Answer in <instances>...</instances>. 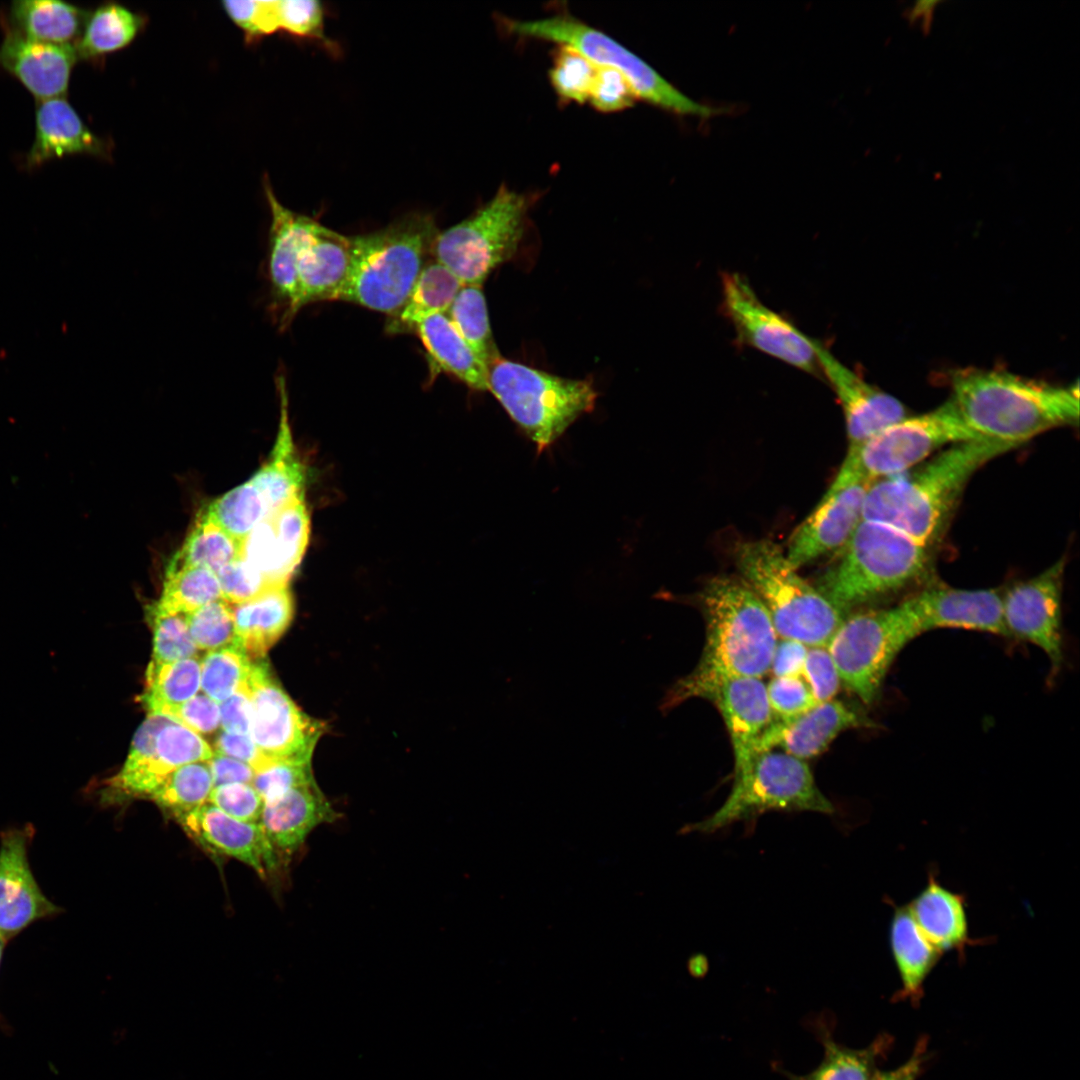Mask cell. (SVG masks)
Returning a JSON list of instances; mask_svg holds the SVG:
<instances>
[{
  "instance_id": "cell-1",
  "label": "cell",
  "mask_w": 1080,
  "mask_h": 1080,
  "mask_svg": "<svg viewBox=\"0 0 1080 1080\" xmlns=\"http://www.w3.org/2000/svg\"><path fill=\"white\" fill-rule=\"evenodd\" d=\"M699 602L706 623L703 652L695 669L667 692L664 711L693 697L708 699L728 679L762 678L770 670L778 637L765 606L742 578L710 579Z\"/></svg>"
},
{
  "instance_id": "cell-2",
  "label": "cell",
  "mask_w": 1080,
  "mask_h": 1080,
  "mask_svg": "<svg viewBox=\"0 0 1080 1080\" xmlns=\"http://www.w3.org/2000/svg\"><path fill=\"white\" fill-rule=\"evenodd\" d=\"M1017 447L987 439L963 442L902 473L874 480L864 500L863 519L887 524L929 546L943 532L975 472Z\"/></svg>"
},
{
  "instance_id": "cell-3",
  "label": "cell",
  "mask_w": 1080,
  "mask_h": 1080,
  "mask_svg": "<svg viewBox=\"0 0 1080 1080\" xmlns=\"http://www.w3.org/2000/svg\"><path fill=\"white\" fill-rule=\"evenodd\" d=\"M951 399L984 439L1022 445L1046 431L1077 425L1079 384L1055 385L1002 370L963 369L951 380Z\"/></svg>"
},
{
  "instance_id": "cell-4",
  "label": "cell",
  "mask_w": 1080,
  "mask_h": 1080,
  "mask_svg": "<svg viewBox=\"0 0 1080 1080\" xmlns=\"http://www.w3.org/2000/svg\"><path fill=\"white\" fill-rule=\"evenodd\" d=\"M433 216L414 212L386 227L351 236V266L340 300L391 316L406 301L432 257Z\"/></svg>"
},
{
  "instance_id": "cell-5",
  "label": "cell",
  "mask_w": 1080,
  "mask_h": 1080,
  "mask_svg": "<svg viewBox=\"0 0 1080 1080\" xmlns=\"http://www.w3.org/2000/svg\"><path fill=\"white\" fill-rule=\"evenodd\" d=\"M816 587L844 614L897 594L929 570L928 546L881 522L863 519Z\"/></svg>"
},
{
  "instance_id": "cell-6",
  "label": "cell",
  "mask_w": 1080,
  "mask_h": 1080,
  "mask_svg": "<svg viewBox=\"0 0 1080 1080\" xmlns=\"http://www.w3.org/2000/svg\"><path fill=\"white\" fill-rule=\"evenodd\" d=\"M736 564L741 578L765 606L777 637L807 647H826L846 614L802 578L776 543L762 539L740 544Z\"/></svg>"
},
{
  "instance_id": "cell-7",
  "label": "cell",
  "mask_w": 1080,
  "mask_h": 1080,
  "mask_svg": "<svg viewBox=\"0 0 1080 1080\" xmlns=\"http://www.w3.org/2000/svg\"><path fill=\"white\" fill-rule=\"evenodd\" d=\"M487 384L538 453L591 412L598 396L591 379L557 376L501 355L487 366Z\"/></svg>"
},
{
  "instance_id": "cell-8",
  "label": "cell",
  "mask_w": 1080,
  "mask_h": 1080,
  "mask_svg": "<svg viewBox=\"0 0 1080 1080\" xmlns=\"http://www.w3.org/2000/svg\"><path fill=\"white\" fill-rule=\"evenodd\" d=\"M770 811L832 814L834 805L816 784L805 762L783 751L755 755L733 775L723 804L705 819L686 824L681 834H712L737 822L752 821Z\"/></svg>"
},
{
  "instance_id": "cell-9",
  "label": "cell",
  "mask_w": 1080,
  "mask_h": 1080,
  "mask_svg": "<svg viewBox=\"0 0 1080 1080\" xmlns=\"http://www.w3.org/2000/svg\"><path fill=\"white\" fill-rule=\"evenodd\" d=\"M531 201L525 194L501 186L493 198L472 215L439 231L432 257L463 285H482L518 251Z\"/></svg>"
},
{
  "instance_id": "cell-10",
  "label": "cell",
  "mask_w": 1080,
  "mask_h": 1080,
  "mask_svg": "<svg viewBox=\"0 0 1080 1080\" xmlns=\"http://www.w3.org/2000/svg\"><path fill=\"white\" fill-rule=\"evenodd\" d=\"M511 34L557 42L571 47L597 67H608L624 76L637 98L680 116L708 119L722 114L719 107L694 101L663 78L616 40L565 14L536 20L506 19Z\"/></svg>"
},
{
  "instance_id": "cell-11",
  "label": "cell",
  "mask_w": 1080,
  "mask_h": 1080,
  "mask_svg": "<svg viewBox=\"0 0 1080 1080\" xmlns=\"http://www.w3.org/2000/svg\"><path fill=\"white\" fill-rule=\"evenodd\" d=\"M919 635L914 619L901 602L895 607L846 616L826 648L841 682L862 702L871 704L898 654Z\"/></svg>"
},
{
  "instance_id": "cell-12",
  "label": "cell",
  "mask_w": 1080,
  "mask_h": 1080,
  "mask_svg": "<svg viewBox=\"0 0 1080 1080\" xmlns=\"http://www.w3.org/2000/svg\"><path fill=\"white\" fill-rule=\"evenodd\" d=\"M213 754L199 734L169 717L149 714L135 732L121 770L102 782L99 802L110 806L132 798L149 799L171 772L208 761Z\"/></svg>"
},
{
  "instance_id": "cell-13",
  "label": "cell",
  "mask_w": 1080,
  "mask_h": 1080,
  "mask_svg": "<svg viewBox=\"0 0 1080 1080\" xmlns=\"http://www.w3.org/2000/svg\"><path fill=\"white\" fill-rule=\"evenodd\" d=\"M980 439L984 438L966 424L949 398L929 412L904 417L849 449L864 474L874 481L902 473L942 448Z\"/></svg>"
},
{
  "instance_id": "cell-14",
  "label": "cell",
  "mask_w": 1080,
  "mask_h": 1080,
  "mask_svg": "<svg viewBox=\"0 0 1080 1080\" xmlns=\"http://www.w3.org/2000/svg\"><path fill=\"white\" fill-rule=\"evenodd\" d=\"M251 699L250 736L273 762H311L326 725L303 713L263 659L252 661L247 678Z\"/></svg>"
},
{
  "instance_id": "cell-15",
  "label": "cell",
  "mask_w": 1080,
  "mask_h": 1080,
  "mask_svg": "<svg viewBox=\"0 0 1080 1080\" xmlns=\"http://www.w3.org/2000/svg\"><path fill=\"white\" fill-rule=\"evenodd\" d=\"M721 287V309L736 332L738 345L752 347L821 378L814 338L767 307L741 274L722 273Z\"/></svg>"
},
{
  "instance_id": "cell-16",
  "label": "cell",
  "mask_w": 1080,
  "mask_h": 1080,
  "mask_svg": "<svg viewBox=\"0 0 1080 1080\" xmlns=\"http://www.w3.org/2000/svg\"><path fill=\"white\" fill-rule=\"evenodd\" d=\"M872 482L848 449L830 488L789 540L785 553L795 568L845 546L863 520L864 500Z\"/></svg>"
},
{
  "instance_id": "cell-17",
  "label": "cell",
  "mask_w": 1080,
  "mask_h": 1080,
  "mask_svg": "<svg viewBox=\"0 0 1080 1080\" xmlns=\"http://www.w3.org/2000/svg\"><path fill=\"white\" fill-rule=\"evenodd\" d=\"M1065 558L1002 593V617L1008 637L1039 647L1054 671L1063 662L1061 632Z\"/></svg>"
},
{
  "instance_id": "cell-18",
  "label": "cell",
  "mask_w": 1080,
  "mask_h": 1080,
  "mask_svg": "<svg viewBox=\"0 0 1080 1080\" xmlns=\"http://www.w3.org/2000/svg\"><path fill=\"white\" fill-rule=\"evenodd\" d=\"M34 834L32 824L0 832V938L6 943L32 923L62 912L42 892L30 868L28 848Z\"/></svg>"
},
{
  "instance_id": "cell-19",
  "label": "cell",
  "mask_w": 1080,
  "mask_h": 1080,
  "mask_svg": "<svg viewBox=\"0 0 1080 1080\" xmlns=\"http://www.w3.org/2000/svg\"><path fill=\"white\" fill-rule=\"evenodd\" d=\"M999 588L961 589L928 584L902 603L920 635L940 628H957L1007 636Z\"/></svg>"
},
{
  "instance_id": "cell-20",
  "label": "cell",
  "mask_w": 1080,
  "mask_h": 1080,
  "mask_svg": "<svg viewBox=\"0 0 1080 1080\" xmlns=\"http://www.w3.org/2000/svg\"><path fill=\"white\" fill-rule=\"evenodd\" d=\"M814 344L822 376L831 384L842 407L849 447L861 445L906 417V409L897 398L866 382L821 341L814 339Z\"/></svg>"
},
{
  "instance_id": "cell-21",
  "label": "cell",
  "mask_w": 1080,
  "mask_h": 1080,
  "mask_svg": "<svg viewBox=\"0 0 1080 1080\" xmlns=\"http://www.w3.org/2000/svg\"><path fill=\"white\" fill-rule=\"evenodd\" d=\"M173 819L201 848L214 855L235 858L261 878L280 867L260 823L237 820L209 802Z\"/></svg>"
},
{
  "instance_id": "cell-22",
  "label": "cell",
  "mask_w": 1080,
  "mask_h": 1080,
  "mask_svg": "<svg viewBox=\"0 0 1080 1080\" xmlns=\"http://www.w3.org/2000/svg\"><path fill=\"white\" fill-rule=\"evenodd\" d=\"M874 726L863 712L832 699L793 717H773L758 741L756 753L778 749L805 760L822 753L847 729Z\"/></svg>"
},
{
  "instance_id": "cell-23",
  "label": "cell",
  "mask_w": 1080,
  "mask_h": 1080,
  "mask_svg": "<svg viewBox=\"0 0 1080 1080\" xmlns=\"http://www.w3.org/2000/svg\"><path fill=\"white\" fill-rule=\"evenodd\" d=\"M271 212L267 274L273 312L278 326L286 329L297 315V263L303 242L314 219L298 214L278 201L271 187L265 188Z\"/></svg>"
},
{
  "instance_id": "cell-24",
  "label": "cell",
  "mask_w": 1080,
  "mask_h": 1080,
  "mask_svg": "<svg viewBox=\"0 0 1080 1080\" xmlns=\"http://www.w3.org/2000/svg\"><path fill=\"white\" fill-rule=\"evenodd\" d=\"M0 67L18 80L36 101L65 97L78 55L74 45L26 38L1 23Z\"/></svg>"
},
{
  "instance_id": "cell-25",
  "label": "cell",
  "mask_w": 1080,
  "mask_h": 1080,
  "mask_svg": "<svg viewBox=\"0 0 1080 1080\" xmlns=\"http://www.w3.org/2000/svg\"><path fill=\"white\" fill-rule=\"evenodd\" d=\"M351 266V238L314 221L297 263L295 311L319 301L340 300Z\"/></svg>"
},
{
  "instance_id": "cell-26",
  "label": "cell",
  "mask_w": 1080,
  "mask_h": 1080,
  "mask_svg": "<svg viewBox=\"0 0 1080 1080\" xmlns=\"http://www.w3.org/2000/svg\"><path fill=\"white\" fill-rule=\"evenodd\" d=\"M339 817L313 781L264 802L260 824L282 866L289 863L316 827Z\"/></svg>"
},
{
  "instance_id": "cell-27",
  "label": "cell",
  "mask_w": 1080,
  "mask_h": 1080,
  "mask_svg": "<svg viewBox=\"0 0 1080 1080\" xmlns=\"http://www.w3.org/2000/svg\"><path fill=\"white\" fill-rule=\"evenodd\" d=\"M726 725L734 754V773L755 757L758 741L773 714L761 678L737 677L722 682L708 697Z\"/></svg>"
},
{
  "instance_id": "cell-28",
  "label": "cell",
  "mask_w": 1080,
  "mask_h": 1080,
  "mask_svg": "<svg viewBox=\"0 0 1080 1080\" xmlns=\"http://www.w3.org/2000/svg\"><path fill=\"white\" fill-rule=\"evenodd\" d=\"M108 153L107 143L85 125L66 97L36 101L35 136L25 156L26 169L66 156Z\"/></svg>"
},
{
  "instance_id": "cell-29",
  "label": "cell",
  "mask_w": 1080,
  "mask_h": 1080,
  "mask_svg": "<svg viewBox=\"0 0 1080 1080\" xmlns=\"http://www.w3.org/2000/svg\"><path fill=\"white\" fill-rule=\"evenodd\" d=\"M907 906L922 933L942 954L956 952L962 957L967 947L991 940L971 937L965 896L943 886L933 869L928 871L926 885Z\"/></svg>"
},
{
  "instance_id": "cell-30",
  "label": "cell",
  "mask_w": 1080,
  "mask_h": 1080,
  "mask_svg": "<svg viewBox=\"0 0 1080 1080\" xmlns=\"http://www.w3.org/2000/svg\"><path fill=\"white\" fill-rule=\"evenodd\" d=\"M280 396L279 430L269 460L250 479L264 497L270 513L292 498L305 494L306 468L296 453L288 414V393L283 374L276 377Z\"/></svg>"
},
{
  "instance_id": "cell-31",
  "label": "cell",
  "mask_w": 1080,
  "mask_h": 1080,
  "mask_svg": "<svg viewBox=\"0 0 1080 1080\" xmlns=\"http://www.w3.org/2000/svg\"><path fill=\"white\" fill-rule=\"evenodd\" d=\"M240 646L249 658H262L283 635L294 615L288 585H278L246 602L232 606Z\"/></svg>"
},
{
  "instance_id": "cell-32",
  "label": "cell",
  "mask_w": 1080,
  "mask_h": 1080,
  "mask_svg": "<svg viewBox=\"0 0 1080 1080\" xmlns=\"http://www.w3.org/2000/svg\"><path fill=\"white\" fill-rule=\"evenodd\" d=\"M890 904L893 913L889 925V945L901 981L898 995L919 999L926 978L943 954L922 933L907 904L896 905L892 901Z\"/></svg>"
},
{
  "instance_id": "cell-33",
  "label": "cell",
  "mask_w": 1080,
  "mask_h": 1080,
  "mask_svg": "<svg viewBox=\"0 0 1080 1080\" xmlns=\"http://www.w3.org/2000/svg\"><path fill=\"white\" fill-rule=\"evenodd\" d=\"M89 12L73 4L55 0H16L0 22L31 40L74 45Z\"/></svg>"
},
{
  "instance_id": "cell-34",
  "label": "cell",
  "mask_w": 1080,
  "mask_h": 1080,
  "mask_svg": "<svg viewBox=\"0 0 1080 1080\" xmlns=\"http://www.w3.org/2000/svg\"><path fill=\"white\" fill-rule=\"evenodd\" d=\"M413 332L420 339L434 367L454 376L473 390L487 391V366L460 336L446 314L425 319Z\"/></svg>"
},
{
  "instance_id": "cell-35",
  "label": "cell",
  "mask_w": 1080,
  "mask_h": 1080,
  "mask_svg": "<svg viewBox=\"0 0 1080 1080\" xmlns=\"http://www.w3.org/2000/svg\"><path fill=\"white\" fill-rule=\"evenodd\" d=\"M462 285L448 268L431 257L403 306L388 316L386 331L390 334L413 332L425 319L446 314Z\"/></svg>"
},
{
  "instance_id": "cell-36",
  "label": "cell",
  "mask_w": 1080,
  "mask_h": 1080,
  "mask_svg": "<svg viewBox=\"0 0 1080 1080\" xmlns=\"http://www.w3.org/2000/svg\"><path fill=\"white\" fill-rule=\"evenodd\" d=\"M142 19L128 8L106 3L89 12L75 50L79 60H95L128 46L137 36Z\"/></svg>"
},
{
  "instance_id": "cell-37",
  "label": "cell",
  "mask_w": 1080,
  "mask_h": 1080,
  "mask_svg": "<svg viewBox=\"0 0 1080 1080\" xmlns=\"http://www.w3.org/2000/svg\"><path fill=\"white\" fill-rule=\"evenodd\" d=\"M820 1033L824 1048L822 1061L808 1074H788L790 1080H873L878 1072V1060L886 1055L892 1041L883 1034L867 1047L854 1049L837 1043L828 1031Z\"/></svg>"
},
{
  "instance_id": "cell-38",
  "label": "cell",
  "mask_w": 1080,
  "mask_h": 1080,
  "mask_svg": "<svg viewBox=\"0 0 1080 1080\" xmlns=\"http://www.w3.org/2000/svg\"><path fill=\"white\" fill-rule=\"evenodd\" d=\"M200 688L201 661L198 657L159 665L150 663L141 699L149 714H160L164 709L188 701Z\"/></svg>"
},
{
  "instance_id": "cell-39",
  "label": "cell",
  "mask_w": 1080,
  "mask_h": 1080,
  "mask_svg": "<svg viewBox=\"0 0 1080 1080\" xmlns=\"http://www.w3.org/2000/svg\"><path fill=\"white\" fill-rule=\"evenodd\" d=\"M219 599H223V595L213 571L169 564L161 597L155 604L165 612L188 614Z\"/></svg>"
},
{
  "instance_id": "cell-40",
  "label": "cell",
  "mask_w": 1080,
  "mask_h": 1080,
  "mask_svg": "<svg viewBox=\"0 0 1080 1080\" xmlns=\"http://www.w3.org/2000/svg\"><path fill=\"white\" fill-rule=\"evenodd\" d=\"M446 315L486 366L500 356L493 338L482 285H462Z\"/></svg>"
},
{
  "instance_id": "cell-41",
  "label": "cell",
  "mask_w": 1080,
  "mask_h": 1080,
  "mask_svg": "<svg viewBox=\"0 0 1080 1080\" xmlns=\"http://www.w3.org/2000/svg\"><path fill=\"white\" fill-rule=\"evenodd\" d=\"M240 543L205 511L199 514L183 546L169 564L204 567L216 574L239 556Z\"/></svg>"
},
{
  "instance_id": "cell-42",
  "label": "cell",
  "mask_w": 1080,
  "mask_h": 1080,
  "mask_svg": "<svg viewBox=\"0 0 1080 1080\" xmlns=\"http://www.w3.org/2000/svg\"><path fill=\"white\" fill-rule=\"evenodd\" d=\"M212 789L213 778L208 761H197L171 772L149 800L175 818L208 802Z\"/></svg>"
},
{
  "instance_id": "cell-43",
  "label": "cell",
  "mask_w": 1080,
  "mask_h": 1080,
  "mask_svg": "<svg viewBox=\"0 0 1080 1080\" xmlns=\"http://www.w3.org/2000/svg\"><path fill=\"white\" fill-rule=\"evenodd\" d=\"M206 513L231 537L241 542L270 513V509L249 479L211 502Z\"/></svg>"
},
{
  "instance_id": "cell-44",
  "label": "cell",
  "mask_w": 1080,
  "mask_h": 1080,
  "mask_svg": "<svg viewBox=\"0 0 1080 1080\" xmlns=\"http://www.w3.org/2000/svg\"><path fill=\"white\" fill-rule=\"evenodd\" d=\"M201 661V689L221 703L246 683L252 661L241 646L207 652Z\"/></svg>"
},
{
  "instance_id": "cell-45",
  "label": "cell",
  "mask_w": 1080,
  "mask_h": 1080,
  "mask_svg": "<svg viewBox=\"0 0 1080 1080\" xmlns=\"http://www.w3.org/2000/svg\"><path fill=\"white\" fill-rule=\"evenodd\" d=\"M284 566L293 576L305 554L310 536V514L305 494L296 496L268 514Z\"/></svg>"
},
{
  "instance_id": "cell-46",
  "label": "cell",
  "mask_w": 1080,
  "mask_h": 1080,
  "mask_svg": "<svg viewBox=\"0 0 1080 1080\" xmlns=\"http://www.w3.org/2000/svg\"><path fill=\"white\" fill-rule=\"evenodd\" d=\"M147 616L153 630V664H165L186 658L197 657L195 646L187 624L186 614L169 613L152 604Z\"/></svg>"
},
{
  "instance_id": "cell-47",
  "label": "cell",
  "mask_w": 1080,
  "mask_h": 1080,
  "mask_svg": "<svg viewBox=\"0 0 1080 1080\" xmlns=\"http://www.w3.org/2000/svg\"><path fill=\"white\" fill-rule=\"evenodd\" d=\"M190 636L200 650L213 651L240 646L235 630L232 604L219 599L186 614Z\"/></svg>"
},
{
  "instance_id": "cell-48",
  "label": "cell",
  "mask_w": 1080,
  "mask_h": 1080,
  "mask_svg": "<svg viewBox=\"0 0 1080 1080\" xmlns=\"http://www.w3.org/2000/svg\"><path fill=\"white\" fill-rule=\"evenodd\" d=\"M596 68L577 50L560 45L553 59L550 80L562 99L584 103L589 99Z\"/></svg>"
},
{
  "instance_id": "cell-49",
  "label": "cell",
  "mask_w": 1080,
  "mask_h": 1080,
  "mask_svg": "<svg viewBox=\"0 0 1080 1080\" xmlns=\"http://www.w3.org/2000/svg\"><path fill=\"white\" fill-rule=\"evenodd\" d=\"M315 781L311 762H272L254 774L251 785L263 803L272 801L289 790Z\"/></svg>"
},
{
  "instance_id": "cell-50",
  "label": "cell",
  "mask_w": 1080,
  "mask_h": 1080,
  "mask_svg": "<svg viewBox=\"0 0 1080 1080\" xmlns=\"http://www.w3.org/2000/svg\"><path fill=\"white\" fill-rule=\"evenodd\" d=\"M279 29L330 44L324 33V10L315 0H277Z\"/></svg>"
},
{
  "instance_id": "cell-51",
  "label": "cell",
  "mask_w": 1080,
  "mask_h": 1080,
  "mask_svg": "<svg viewBox=\"0 0 1080 1080\" xmlns=\"http://www.w3.org/2000/svg\"><path fill=\"white\" fill-rule=\"evenodd\" d=\"M216 575L223 599L230 604L246 602L273 587L260 572L240 556L224 566Z\"/></svg>"
},
{
  "instance_id": "cell-52",
  "label": "cell",
  "mask_w": 1080,
  "mask_h": 1080,
  "mask_svg": "<svg viewBox=\"0 0 1080 1080\" xmlns=\"http://www.w3.org/2000/svg\"><path fill=\"white\" fill-rule=\"evenodd\" d=\"M208 802L237 820L260 823L264 803L251 784L233 783L213 787Z\"/></svg>"
},
{
  "instance_id": "cell-53",
  "label": "cell",
  "mask_w": 1080,
  "mask_h": 1080,
  "mask_svg": "<svg viewBox=\"0 0 1080 1080\" xmlns=\"http://www.w3.org/2000/svg\"><path fill=\"white\" fill-rule=\"evenodd\" d=\"M766 691L775 718L793 717L817 704L806 682L800 677H774L766 686Z\"/></svg>"
},
{
  "instance_id": "cell-54",
  "label": "cell",
  "mask_w": 1080,
  "mask_h": 1080,
  "mask_svg": "<svg viewBox=\"0 0 1080 1080\" xmlns=\"http://www.w3.org/2000/svg\"><path fill=\"white\" fill-rule=\"evenodd\" d=\"M229 18L249 36H261L279 30L277 0L223 1Z\"/></svg>"
},
{
  "instance_id": "cell-55",
  "label": "cell",
  "mask_w": 1080,
  "mask_h": 1080,
  "mask_svg": "<svg viewBox=\"0 0 1080 1080\" xmlns=\"http://www.w3.org/2000/svg\"><path fill=\"white\" fill-rule=\"evenodd\" d=\"M636 98L633 89L622 74L608 67L596 68L588 101L597 110L620 111L630 107Z\"/></svg>"
},
{
  "instance_id": "cell-56",
  "label": "cell",
  "mask_w": 1080,
  "mask_h": 1080,
  "mask_svg": "<svg viewBox=\"0 0 1080 1080\" xmlns=\"http://www.w3.org/2000/svg\"><path fill=\"white\" fill-rule=\"evenodd\" d=\"M802 675L817 703L834 699L841 679L826 647H808Z\"/></svg>"
},
{
  "instance_id": "cell-57",
  "label": "cell",
  "mask_w": 1080,
  "mask_h": 1080,
  "mask_svg": "<svg viewBox=\"0 0 1080 1080\" xmlns=\"http://www.w3.org/2000/svg\"><path fill=\"white\" fill-rule=\"evenodd\" d=\"M158 715L169 717L199 735L212 734L220 727L219 704L204 693H197L183 704L164 709Z\"/></svg>"
},
{
  "instance_id": "cell-58",
  "label": "cell",
  "mask_w": 1080,
  "mask_h": 1080,
  "mask_svg": "<svg viewBox=\"0 0 1080 1080\" xmlns=\"http://www.w3.org/2000/svg\"><path fill=\"white\" fill-rule=\"evenodd\" d=\"M216 753L234 758L250 765L258 772L271 764L258 749L250 734L230 733L222 730L215 739Z\"/></svg>"
},
{
  "instance_id": "cell-59",
  "label": "cell",
  "mask_w": 1080,
  "mask_h": 1080,
  "mask_svg": "<svg viewBox=\"0 0 1080 1080\" xmlns=\"http://www.w3.org/2000/svg\"><path fill=\"white\" fill-rule=\"evenodd\" d=\"M220 726L226 732L249 734L251 699L247 682L219 705Z\"/></svg>"
},
{
  "instance_id": "cell-60",
  "label": "cell",
  "mask_w": 1080,
  "mask_h": 1080,
  "mask_svg": "<svg viewBox=\"0 0 1080 1080\" xmlns=\"http://www.w3.org/2000/svg\"><path fill=\"white\" fill-rule=\"evenodd\" d=\"M808 647L791 640H777L770 670L774 677H800L803 673Z\"/></svg>"
},
{
  "instance_id": "cell-61",
  "label": "cell",
  "mask_w": 1080,
  "mask_h": 1080,
  "mask_svg": "<svg viewBox=\"0 0 1080 1080\" xmlns=\"http://www.w3.org/2000/svg\"><path fill=\"white\" fill-rule=\"evenodd\" d=\"M208 763L212 773L213 787L233 783L251 784L255 774L250 765L216 752Z\"/></svg>"
},
{
  "instance_id": "cell-62",
  "label": "cell",
  "mask_w": 1080,
  "mask_h": 1080,
  "mask_svg": "<svg viewBox=\"0 0 1080 1080\" xmlns=\"http://www.w3.org/2000/svg\"><path fill=\"white\" fill-rule=\"evenodd\" d=\"M925 1060V1044L921 1041L909 1059L894 1070L877 1072L873 1080H916Z\"/></svg>"
},
{
  "instance_id": "cell-63",
  "label": "cell",
  "mask_w": 1080,
  "mask_h": 1080,
  "mask_svg": "<svg viewBox=\"0 0 1080 1080\" xmlns=\"http://www.w3.org/2000/svg\"><path fill=\"white\" fill-rule=\"evenodd\" d=\"M939 3V1H918L908 9L906 17L912 24L920 22L922 30L926 32L929 30L935 7Z\"/></svg>"
},
{
  "instance_id": "cell-64",
  "label": "cell",
  "mask_w": 1080,
  "mask_h": 1080,
  "mask_svg": "<svg viewBox=\"0 0 1080 1080\" xmlns=\"http://www.w3.org/2000/svg\"><path fill=\"white\" fill-rule=\"evenodd\" d=\"M5 944H6V942H4V941H3V940H2L1 938H0V964H1V960H2V955H3V950H4V946H5Z\"/></svg>"
}]
</instances>
